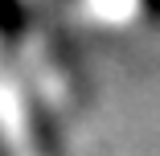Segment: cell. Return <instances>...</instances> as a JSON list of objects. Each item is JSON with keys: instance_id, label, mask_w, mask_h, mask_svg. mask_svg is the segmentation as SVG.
<instances>
[{"instance_id": "cell-1", "label": "cell", "mask_w": 160, "mask_h": 156, "mask_svg": "<svg viewBox=\"0 0 160 156\" xmlns=\"http://www.w3.org/2000/svg\"><path fill=\"white\" fill-rule=\"evenodd\" d=\"M144 8H148V13H152V17L160 21V0H144Z\"/></svg>"}]
</instances>
